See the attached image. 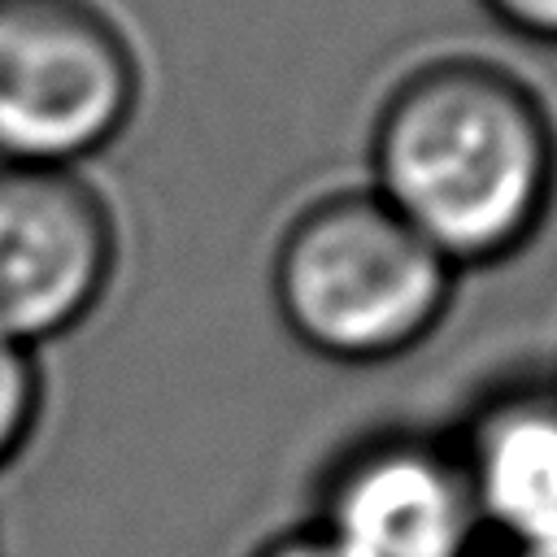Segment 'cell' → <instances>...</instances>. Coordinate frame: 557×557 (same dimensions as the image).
<instances>
[{"label": "cell", "mask_w": 557, "mask_h": 557, "mask_svg": "<svg viewBox=\"0 0 557 557\" xmlns=\"http://www.w3.org/2000/svg\"><path fill=\"white\" fill-rule=\"evenodd\" d=\"M370 191L457 274L518 257L557 200V122L509 65L453 52L405 70L370 126Z\"/></svg>", "instance_id": "6da1fadb"}, {"label": "cell", "mask_w": 557, "mask_h": 557, "mask_svg": "<svg viewBox=\"0 0 557 557\" xmlns=\"http://www.w3.org/2000/svg\"><path fill=\"white\" fill-rule=\"evenodd\" d=\"M453 292L457 270L370 187L309 200L270 261L283 326L335 366H383L422 348Z\"/></svg>", "instance_id": "7a4b0ae2"}, {"label": "cell", "mask_w": 557, "mask_h": 557, "mask_svg": "<svg viewBox=\"0 0 557 557\" xmlns=\"http://www.w3.org/2000/svg\"><path fill=\"white\" fill-rule=\"evenodd\" d=\"M139 100V48L100 0H0V165L78 170Z\"/></svg>", "instance_id": "3957f363"}, {"label": "cell", "mask_w": 557, "mask_h": 557, "mask_svg": "<svg viewBox=\"0 0 557 557\" xmlns=\"http://www.w3.org/2000/svg\"><path fill=\"white\" fill-rule=\"evenodd\" d=\"M122 257L113 205L83 170L0 165V339L26 352L78 331Z\"/></svg>", "instance_id": "277c9868"}, {"label": "cell", "mask_w": 557, "mask_h": 557, "mask_svg": "<svg viewBox=\"0 0 557 557\" xmlns=\"http://www.w3.org/2000/svg\"><path fill=\"white\" fill-rule=\"evenodd\" d=\"M339 557H479L487 548L448 435L387 426L348 444L305 518Z\"/></svg>", "instance_id": "5b68a950"}, {"label": "cell", "mask_w": 557, "mask_h": 557, "mask_svg": "<svg viewBox=\"0 0 557 557\" xmlns=\"http://www.w3.org/2000/svg\"><path fill=\"white\" fill-rule=\"evenodd\" d=\"M487 548L557 544V379L483 392L448 435Z\"/></svg>", "instance_id": "8992f818"}, {"label": "cell", "mask_w": 557, "mask_h": 557, "mask_svg": "<svg viewBox=\"0 0 557 557\" xmlns=\"http://www.w3.org/2000/svg\"><path fill=\"white\" fill-rule=\"evenodd\" d=\"M39 418H44L39 352L0 339V474L26 453Z\"/></svg>", "instance_id": "52a82bcc"}, {"label": "cell", "mask_w": 557, "mask_h": 557, "mask_svg": "<svg viewBox=\"0 0 557 557\" xmlns=\"http://www.w3.org/2000/svg\"><path fill=\"white\" fill-rule=\"evenodd\" d=\"M505 30L557 48V0H479Z\"/></svg>", "instance_id": "ba28073f"}, {"label": "cell", "mask_w": 557, "mask_h": 557, "mask_svg": "<svg viewBox=\"0 0 557 557\" xmlns=\"http://www.w3.org/2000/svg\"><path fill=\"white\" fill-rule=\"evenodd\" d=\"M248 557H339L309 522H296V527H283L274 535H265Z\"/></svg>", "instance_id": "9c48e42d"}, {"label": "cell", "mask_w": 557, "mask_h": 557, "mask_svg": "<svg viewBox=\"0 0 557 557\" xmlns=\"http://www.w3.org/2000/svg\"><path fill=\"white\" fill-rule=\"evenodd\" d=\"M479 557H557V544L553 548H483Z\"/></svg>", "instance_id": "30bf717a"}, {"label": "cell", "mask_w": 557, "mask_h": 557, "mask_svg": "<svg viewBox=\"0 0 557 557\" xmlns=\"http://www.w3.org/2000/svg\"><path fill=\"white\" fill-rule=\"evenodd\" d=\"M553 379H557V374H553Z\"/></svg>", "instance_id": "8fae6325"}]
</instances>
